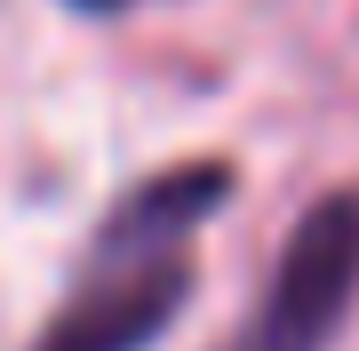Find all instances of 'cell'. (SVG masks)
Returning a JSON list of instances; mask_svg holds the SVG:
<instances>
[{"label": "cell", "mask_w": 359, "mask_h": 351, "mask_svg": "<svg viewBox=\"0 0 359 351\" xmlns=\"http://www.w3.org/2000/svg\"><path fill=\"white\" fill-rule=\"evenodd\" d=\"M359 303V192H327L295 216L264 280V303L224 351H327Z\"/></svg>", "instance_id": "obj_1"}, {"label": "cell", "mask_w": 359, "mask_h": 351, "mask_svg": "<svg viewBox=\"0 0 359 351\" xmlns=\"http://www.w3.org/2000/svg\"><path fill=\"white\" fill-rule=\"evenodd\" d=\"M192 296V256H144V263H88V280L65 296V312L32 336V351H144L176 327Z\"/></svg>", "instance_id": "obj_2"}, {"label": "cell", "mask_w": 359, "mask_h": 351, "mask_svg": "<svg viewBox=\"0 0 359 351\" xmlns=\"http://www.w3.org/2000/svg\"><path fill=\"white\" fill-rule=\"evenodd\" d=\"M224 200H231V168H224V160L160 168V176H144L136 192L96 223L88 263H144V256H176V247L192 240L200 223L224 208Z\"/></svg>", "instance_id": "obj_3"}, {"label": "cell", "mask_w": 359, "mask_h": 351, "mask_svg": "<svg viewBox=\"0 0 359 351\" xmlns=\"http://www.w3.org/2000/svg\"><path fill=\"white\" fill-rule=\"evenodd\" d=\"M72 8H128V0H72Z\"/></svg>", "instance_id": "obj_4"}]
</instances>
